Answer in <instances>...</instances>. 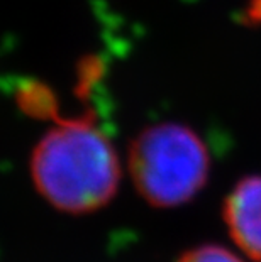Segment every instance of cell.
Listing matches in <instances>:
<instances>
[{
	"mask_svg": "<svg viewBox=\"0 0 261 262\" xmlns=\"http://www.w3.org/2000/svg\"><path fill=\"white\" fill-rule=\"evenodd\" d=\"M31 180L65 213H92L115 196L122 168L110 139L87 119L61 120L31 152Z\"/></svg>",
	"mask_w": 261,
	"mask_h": 262,
	"instance_id": "1",
	"label": "cell"
},
{
	"mask_svg": "<svg viewBox=\"0 0 261 262\" xmlns=\"http://www.w3.org/2000/svg\"><path fill=\"white\" fill-rule=\"evenodd\" d=\"M222 219L237 247L261 262V174L236 183L222 205Z\"/></svg>",
	"mask_w": 261,
	"mask_h": 262,
	"instance_id": "3",
	"label": "cell"
},
{
	"mask_svg": "<svg viewBox=\"0 0 261 262\" xmlns=\"http://www.w3.org/2000/svg\"><path fill=\"white\" fill-rule=\"evenodd\" d=\"M178 262H243V259L222 245L205 244L185 252Z\"/></svg>",
	"mask_w": 261,
	"mask_h": 262,
	"instance_id": "4",
	"label": "cell"
},
{
	"mask_svg": "<svg viewBox=\"0 0 261 262\" xmlns=\"http://www.w3.org/2000/svg\"><path fill=\"white\" fill-rule=\"evenodd\" d=\"M127 169L143 200L156 208H175L207 185L210 156L202 137L188 125L159 122L131 142Z\"/></svg>",
	"mask_w": 261,
	"mask_h": 262,
	"instance_id": "2",
	"label": "cell"
}]
</instances>
